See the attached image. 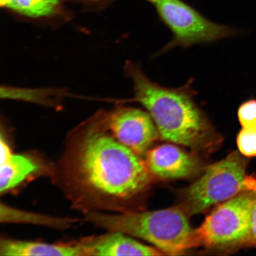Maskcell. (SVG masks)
I'll return each mask as SVG.
<instances>
[{
  "mask_svg": "<svg viewBox=\"0 0 256 256\" xmlns=\"http://www.w3.org/2000/svg\"><path fill=\"white\" fill-rule=\"evenodd\" d=\"M91 256H162L161 250L142 244L124 233L110 232L88 238Z\"/></svg>",
  "mask_w": 256,
  "mask_h": 256,
  "instance_id": "10",
  "label": "cell"
},
{
  "mask_svg": "<svg viewBox=\"0 0 256 256\" xmlns=\"http://www.w3.org/2000/svg\"><path fill=\"white\" fill-rule=\"evenodd\" d=\"M156 9L174 34L162 52L176 46L188 48L213 42L238 33L232 28L214 23L181 0H146Z\"/></svg>",
  "mask_w": 256,
  "mask_h": 256,
  "instance_id": "6",
  "label": "cell"
},
{
  "mask_svg": "<svg viewBox=\"0 0 256 256\" xmlns=\"http://www.w3.org/2000/svg\"><path fill=\"white\" fill-rule=\"evenodd\" d=\"M85 220L110 232L146 240L167 254H180L197 247L194 230L181 207L118 215L90 212Z\"/></svg>",
  "mask_w": 256,
  "mask_h": 256,
  "instance_id": "3",
  "label": "cell"
},
{
  "mask_svg": "<svg viewBox=\"0 0 256 256\" xmlns=\"http://www.w3.org/2000/svg\"><path fill=\"white\" fill-rule=\"evenodd\" d=\"M60 0H10L7 8L28 18L47 17L55 12Z\"/></svg>",
  "mask_w": 256,
  "mask_h": 256,
  "instance_id": "14",
  "label": "cell"
},
{
  "mask_svg": "<svg viewBox=\"0 0 256 256\" xmlns=\"http://www.w3.org/2000/svg\"><path fill=\"white\" fill-rule=\"evenodd\" d=\"M0 192L12 190L38 168L31 159L12 152L2 134L0 139Z\"/></svg>",
  "mask_w": 256,
  "mask_h": 256,
  "instance_id": "11",
  "label": "cell"
},
{
  "mask_svg": "<svg viewBox=\"0 0 256 256\" xmlns=\"http://www.w3.org/2000/svg\"><path fill=\"white\" fill-rule=\"evenodd\" d=\"M248 164L246 156L234 152L210 166L185 190L181 208L194 216L243 192L256 191V179L247 175Z\"/></svg>",
  "mask_w": 256,
  "mask_h": 256,
  "instance_id": "4",
  "label": "cell"
},
{
  "mask_svg": "<svg viewBox=\"0 0 256 256\" xmlns=\"http://www.w3.org/2000/svg\"><path fill=\"white\" fill-rule=\"evenodd\" d=\"M0 255L84 256H90V252L86 239L67 244L4 239L0 242Z\"/></svg>",
  "mask_w": 256,
  "mask_h": 256,
  "instance_id": "9",
  "label": "cell"
},
{
  "mask_svg": "<svg viewBox=\"0 0 256 256\" xmlns=\"http://www.w3.org/2000/svg\"><path fill=\"white\" fill-rule=\"evenodd\" d=\"M236 144L240 153L246 158L256 156V130L242 128L238 134Z\"/></svg>",
  "mask_w": 256,
  "mask_h": 256,
  "instance_id": "15",
  "label": "cell"
},
{
  "mask_svg": "<svg viewBox=\"0 0 256 256\" xmlns=\"http://www.w3.org/2000/svg\"><path fill=\"white\" fill-rule=\"evenodd\" d=\"M238 118L242 128L256 130V100L246 101L240 106Z\"/></svg>",
  "mask_w": 256,
  "mask_h": 256,
  "instance_id": "16",
  "label": "cell"
},
{
  "mask_svg": "<svg viewBox=\"0 0 256 256\" xmlns=\"http://www.w3.org/2000/svg\"><path fill=\"white\" fill-rule=\"evenodd\" d=\"M56 90L50 89H31L17 88L2 87L1 96L2 98L22 100L40 104H52L59 97Z\"/></svg>",
  "mask_w": 256,
  "mask_h": 256,
  "instance_id": "13",
  "label": "cell"
},
{
  "mask_svg": "<svg viewBox=\"0 0 256 256\" xmlns=\"http://www.w3.org/2000/svg\"><path fill=\"white\" fill-rule=\"evenodd\" d=\"M0 220L4 223H24L66 229L76 222V220L56 218L16 209L7 204L0 206Z\"/></svg>",
  "mask_w": 256,
  "mask_h": 256,
  "instance_id": "12",
  "label": "cell"
},
{
  "mask_svg": "<svg viewBox=\"0 0 256 256\" xmlns=\"http://www.w3.org/2000/svg\"><path fill=\"white\" fill-rule=\"evenodd\" d=\"M250 242L256 245V192L252 204L251 216L250 239Z\"/></svg>",
  "mask_w": 256,
  "mask_h": 256,
  "instance_id": "17",
  "label": "cell"
},
{
  "mask_svg": "<svg viewBox=\"0 0 256 256\" xmlns=\"http://www.w3.org/2000/svg\"><path fill=\"white\" fill-rule=\"evenodd\" d=\"M70 166L80 190L102 201L130 199L152 178L146 161L112 135L98 114L83 129Z\"/></svg>",
  "mask_w": 256,
  "mask_h": 256,
  "instance_id": "1",
  "label": "cell"
},
{
  "mask_svg": "<svg viewBox=\"0 0 256 256\" xmlns=\"http://www.w3.org/2000/svg\"><path fill=\"white\" fill-rule=\"evenodd\" d=\"M124 70L133 83L132 101L148 112L162 140L194 150L219 143V134L195 100L193 80L168 88L152 81L137 64L127 62Z\"/></svg>",
  "mask_w": 256,
  "mask_h": 256,
  "instance_id": "2",
  "label": "cell"
},
{
  "mask_svg": "<svg viewBox=\"0 0 256 256\" xmlns=\"http://www.w3.org/2000/svg\"><path fill=\"white\" fill-rule=\"evenodd\" d=\"M256 192H243L218 206L194 230L197 246L223 249L250 242Z\"/></svg>",
  "mask_w": 256,
  "mask_h": 256,
  "instance_id": "5",
  "label": "cell"
},
{
  "mask_svg": "<svg viewBox=\"0 0 256 256\" xmlns=\"http://www.w3.org/2000/svg\"><path fill=\"white\" fill-rule=\"evenodd\" d=\"M10 2V0H0V4L2 7L6 8Z\"/></svg>",
  "mask_w": 256,
  "mask_h": 256,
  "instance_id": "18",
  "label": "cell"
},
{
  "mask_svg": "<svg viewBox=\"0 0 256 256\" xmlns=\"http://www.w3.org/2000/svg\"><path fill=\"white\" fill-rule=\"evenodd\" d=\"M150 174L160 179L190 177L199 170V162L190 154L172 144H164L146 154V160Z\"/></svg>",
  "mask_w": 256,
  "mask_h": 256,
  "instance_id": "8",
  "label": "cell"
},
{
  "mask_svg": "<svg viewBox=\"0 0 256 256\" xmlns=\"http://www.w3.org/2000/svg\"><path fill=\"white\" fill-rule=\"evenodd\" d=\"M99 115L112 135L140 156L160 137L154 122L146 110L120 106Z\"/></svg>",
  "mask_w": 256,
  "mask_h": 256,
  "instance_id": "7",
  "label": "cell"
}]
</instances>
